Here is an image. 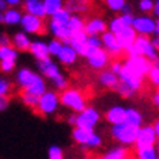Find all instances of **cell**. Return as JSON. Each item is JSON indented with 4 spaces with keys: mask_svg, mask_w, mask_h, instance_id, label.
<instances>
[{
    "mask_svg": "<svg viewBox=\"0 0 159 159\" xmlns=\"http://www.w3.org/2000/svg\"><path fill=\"white\" fill-rule=\"evenodd\" d=\"M14 85L19 88V91H27L37 97L47 91L46 78L39 71H34L29 67H21L14 71Z\"/></svg>",
    "mask_w": 159,
    "mask_h": 159,
    "instance_id": "obj_1",
    "label": "cell"
},
{
    "mask_svg": "<svg viewBox=\"0 0 159 159\" xmlns=\"http://www.w3.org/2000/svg\"><path fill=\"white\" fill-rule=\"evenodd\" d=\"M71 138L78 146L88 151H97V149L102 148L104 139L95 129L89 128H81V126H74L71 131Z\"/></svg>",
    "mask_w": 159,
    "mask_h": 159,
    "instance_id": "obj_2",
    "label": "cell"
},
{
    "mask_svg": "<svg viewBox=\"0 0 159 159\" xmlns=\"http://www.w3.org/2000/svg\"><path fill=\"white\" fill-rule=\"evenodd\" d=\"M60 102H61L63 108L77 114L88 105V99L80 88L67 87L63 91H60Z\"/></svg>",
    "mask_w": 159,
    "mask_h": 159,
    "instance_id": "obj_3",
    "label": "cell"
},
{
    "mask_svg": "<svg viewBox=\"0 0 159 159\" xmlns=\"http://www.w3.org/2000/svg\"><path fill=\"white\" fill-rule=\"evenodd\" d=\"M139 126L131 125L128 122H121V124H114L109 128V136L114 139L116 143L125 146H134L136 141V135H138Z\"/></svg>",
    "mask_w": 159,
    "mask_h": 159,
    "instance_id": "obj_4",
    "label": "cell"
},
{
    "mask_svg": "<svg viewBox=\"0 0 159 159\" xmlns=\"http://www.w3.org/2000/svg\"><path fill=\"white\" fill-rule=\"evenodd\" d=\"M61 102H60V94L57 89H48L39 97V102H37L36 111L37 114L43 116H50L58 112Z\"/></svg>",
    "mask_w": 159,
    "mask_h": 159,
    "instance_id": "obj_5",
    "label": "cell"
},
{
    "mask_svg": "<svg viewBox=\"0 0 159 159\" xmlns=\"http://www.w3.org/2000/svg\"><path fill=\"white\" fill-rule=\"evenodd\" d=\"M125 53H126V56H143L148 60H151V61L159 56L152 39L149 36H139V34L136 36L134 44L126 50Z\"/></svg>",
    "mask_w": 159,
    "mask_h": 159,
    "instance_id": "obj_6",
    "label": "cell"
},
{
    "mask_svg": "<svg viewBox=\"0 0 159 159\" xmlns=\"http://www.w3.org/2000/svg\"><path fill=\"white\" fill-rule=\"evenodd\" d=\"M151 67H152V61L148 60L146 57H143V56H126V60L124 61L122 70L134 74V75L145 78L148 71L151 70Z\"/></svg>",
    "mask_w": 159,
    "mask_h": 159,
    "instance_id": "obj_7",
    "label": "cell"
},
{
    "mask_svg": "<svg viewBox=\"0 0 159 159\" xmlns=\"http://www.w3.org/2000/svg\"><path fill=\"white\" fill-rule=\"evenodd\" d=\"M20 27L27 34H33V36H43L47 31V24L43 17H39L36 14H30L24 11L21 20H20Z\"/></svg>",
    "mask_w": 159,
    "mask_h": 159,
    "instance_id": "obj_8",
    "label": "cell"
},
{
    "mask_svg": "<svg viewBox=\"0 0 159 159\" xmlns=\"http://www.w3.org/2000/svg\"><path fill=\"white\" fill-rule=\"evenodd\" d=\"M101 112L95 107L87 105L84 109H81L80 112H77L75 115V125L74 126H81V128H89L95 129L98 126V124L101 122Z\"/></svg>",
    "mask_w": 159,
    "mask_h": 159,
    "instance_id": "obj_9",
    "label": "cell"
},
{
    "mask_svg": "<svg viewBox=\"0 0 159 159\" xmlns=\"http://www.w3.org/2000/svg\"><path fill=\"white\" fill-rule=\"evenodd\" d=\"M85 61L89 68L99 71V70H104L109 66L111 56L107 53V50L104 47H95V48H89L87 51Z\"/></svg>",
    "mask_w": 159,
    "mask_h": 159,
    "instance_id": "obj_10",
    "label": "cell"
},
{
    "mask_svg": "<svg viewBox=\"0 0 159 159\" xmlns=\"http://www.w3.org/2000/svg\"><path fill=\"white\" fill-rule=\"evenodd\" d=\"M155 26H156V17L151 16V14L142 13L139 16L134 17L132 27L139 36H155Z\"/></svg>",
    "mask_w": 159,
    "mask_h": 159,
    "instance_id": "obj_11",
    "label": "cell"
},
{
    "mask_svg": "<svg viewBox=\"0 0 159 159\" xmlns=\"http://www.w3.org/2000/svg\"><path fill=\"white\" fill-rule=\"evenodd\" d=\"M36 68H37V71L46 80H48V81H53L54 78H57V77H60L63 74L58 63H56L54 60H51V57L44 58V60H37Z\"/></svg>",
    "mask_w": 159,
    "mask_h": 159,
    "instance_id": "obj_12",
    "label": "cell"
},
{
    "mask_svg": "<svg viewBox=\"0 0 159 159\" xmlns=\"http://www.w3.org/2000/svg\"><path fill=\"white\" fill-rule=\"evenodd\" d=\"M101 41H102V47L107 50V53L111 56V58H119L125 51L121 47L118 39H116L115 33L105 30L102 34H101Z\"/></svg>",
    "mask_w": 159,
    "mask_h": 159,
    "instance_id": "obj_13",
    "label": "cell"
},
{
    "mask_svg": "<svg viewBox=\"0 0 159 159\" xmlns=\"http://www.w3.org/2000/svg\"><path fill=\"white\" fill-rule=\"evenodd\" d=\"M158 143V136L153 129V125H141L138 129V135H136V141L134 148H141V146H149V145H156Z\"/></svg>",
    "mask_w": 159,
    "mask_h": 159,
    "instance_id": "obj_14",
    "label": "cell"
},
{
    "mask_svg": "<svg viewBox=\"0 0 159 159\" xmlns=\"http://www.w3.org/2000/svg\"><path fill=\"white\" fill-rule=\"evenodd\" d=\"M78 53L75 51L71 44L68 41H64L63 46H61V50L58 51V54L56 56V58L58 60V64L64 67H73L74 64L78 61Z\"/></svg>",
    "mask_w": 159,
    "mask_h": 159,
    "instance_id": "obj_15",
    "label": "cell"
},
{
    "mask_svg": "<svg viewBox=\"0 0 159 159\" xmlns=\"http://www.w3.org/2000/svg\"><path fill=\"white\" fill-rule=\"evenodd\" d=\"M88 34L85 33V30H78V31H73L70 36L68 43L75 48V51L78 53V56L85 57L87 51H88V43H87Z\"/></svg>",
    "mask_w": 159,
    "mask_h": 159,
    "instance_id": "obj_16",
    "label": "cell"
},
{
    "mask_svg": "<svg viewBox=\"0 0 159 159\" xmlns=\"http://www.w3.org/2000/svg\"><path fill=\"white\" fill-rule=\"evenodd\" d=\"M97 83H98L99 87H102L105 89H115L119 83V77L107 67L104 70H99L98 77H97Z\"/></svg>",
    "mask_w": 159,
    "mask_h": 159,
    "instance_id": "obj_17",
    "label": "cell"
},
{
    "mask_svg": "<svg viewBox=\"0 0 159 159\" xmlns=\"http://www.w3.org/2000/svg\"><path fill=\"white\" fill-rule=\"evenodd\" d=\"M84 30L88 36H101V34L108 30V21L102 19V17H89L85 20V24H84Z\"/></svg>",
    "mask_w": 159,
    "mask_h": 159,
    "instance_id": "obj_18",
    "label": "cell"
},
{
    "mask_svg": "<svg viewBox=\"0 0 159 159\" xmlns=\"http://www.w3.org/2000/svg\"><path fill=\"white\" fill-rule=\"evenodd\" d=\"M47 31H48L54 39H58L61 41H68L70 36H71V30H70L68 24L64 23H57L53 20H48L47 23Z\"/></svg>",
    "mask_w": 159,
    "mask_h": 159,
    "instance_id": "obj_19",
    "label": "cell"
},
{
    "mask_svg": "<svg viewBox=\"0 0 159 159\" xmlns=\"http://www.w3.org/2000/svg\"><path fill=\"white\" fill-rule=\"evenodd\" d=\"M132 153H131V149L129 146L121 145V143H116L107 148L102 153H101V158L104 159H126V158H132Z\"/></svg>",
    "mask_w": 159,
    "mask_h": 159,
    "instance_id": "obj_20",
    "label": "cell"
},
{
    "mask_svg": "<svg viewBox=\"0 0 159 159\" xmlns=\"http://www.w3.org/2000/svg\"><path fill=\"white\" fill-rule=\"evenodd\" d=\"M94 6L93 0H66L64 7L68 9L73 14H87L91 11Z\"/></svg>",
    "mask_w": 159,
    "mask_h": 159,
    "instance_id": "obj_21",
    "label": "cell"
},
{
    "mask_svg": "<svg viewBox=\"0 0 159 159\" xmlns=\"http://www.w3.org/2000/svg\"><path fill=\"white\" fill-rule=\"evenodd\" d=\"M119 77V81L121 83H124L125 85H128L131 89H134L136 94L142 89L143 87V80L142 77H138V75H134V74L128 73V71H125V70H121V73L118 74Z\"/></svg>",
    "mask_w": 159,
    "mask_h": 159,
    "instance_id": "obj_22",
    "label": "cell"
},
{
    "mask_svg": "<svg viewBox=\"0 0 159 159\" xmlns=\"http://www.w3.org/2000/svg\"><path fill=\"white\" fill-rule=\"evenodd\" d=\"M23 10L20 7H10L7 6L3 10V24L7 27H16L20 24V20L23 16Z\"/></svg>",
    "mask_w": 159,
    "mask_h": 159,
    "instance_id": "obj_23",
    "label": "cell"
},
{
    "mask_svg": "<svg viewBox=\"0 0 159 159\" xmlns=\"http://www.w3.org/2000/svg\"><path fill=\"white\" fill-rule=\"evenodd\" d=\"M115 36H116V39H118L119 44H121V47L124 48V51H126V50L134 44V41H135L138 34H136V31L134 30L132 26H126V27H124L121 31L115 33Z\"/></svg>",
    "mask_w": 159,
    "mask_h": 159,
    "instance_id": "obj_24",
    "label": "cell"
},
{
    "mask_svg": "<svg viewBox=\"0 0 159 159\" xmlns=\"http://www.w3.org/2000/svg\"><path fill=\"white\" fill-rule=\"evenodd\" d=\"M29 53L36 60H44V58H48L50 57L48 46H47V43L43 41V40H31Z\"/></svg>",
    "mask_w": 159,
    "mask_h": 159,
    "instance_id": "obj_25",
    "label": "cell"
},
{
    "mask_svg": "<svg viewBox=\"0 0 159 159\" xmlns=\"http://www.w3.org/2000/svg\"><path fill=\"white\" fill-rule=\"evenodd\" d=\"M125 115H126V108L121 105H114L105 112V121L109 125H114V124H121L125 122Z\"/></svg>",
    "mask_w": 159,
    "mask_h": 159,
    "instance_id": "obj_26",
    "label": "cell"
},
{
    "mask_svg": "<svg viewBox=\"0 0 159 159\" xmlns=\"http://www.w3.org/2000/svg\"><path fill=\"white\" fill-rule=\"evenodd\" d=\"M10 43L13 44L20 53L21 51H29L30 44H31V39H30V34H27L26 31H17L13 36L10 37Z\"/></svg>",
    "mask_w": 159,
    "mask_h": 159,
    "instance_id": "obj_27",
    "label": "cell"
},
{
    "mask_svg": "<svg viewBox=\"0 0 159 159\" xmlns=\"http://www.w3.org/2000/svg\"><path fill=\"white\" fill-rule=\"evenodd\" d=\"M23 11L30 14H36L39 17L46 19V9H44L43 0H24L23 2Z\"/></svg>",
    "mask_w": 159,
    "mask_h": 159,
    "instance_id": "obj_28",
    "label": "cell"
},
{
    "mask_svg": "<svg viewBox=\"0 0 159 159\" xmlns=\"http://www.w3.org/2000/svg\"><path fill=\"white\" fill-rule=\"evenodd\" d=\"M19 50L10 43L0 44V60H10V61H16L19 60Z\"/></svg>",
    "mask_w": 159,
    "mask_h": 159,
    "instance_id": "obj_29",
    "label": "cell"
},
{
    "mask_svg": "<svg viewBox=\"0 0 159 159\" xmlns=\"http://www.w3.org/2000/svg\"><path fill=\"white\" fill-rule=\"evenodd\" d=\"M134 156L138 159H156L158 156V149L156 145H149V146H141V148L134 149Z\"/></svg>",
    "mask_w": 159,
    "mask_h": 159,
    "instance_id": "obj_30",
    "label": "cell"
},
{
    "mask_svg": "<svg viewBox=\"0 0 159 159\" xmlns=\"http://www.w3.org/2000/svg\"><path fill=\"white\" fill-rule=\"evenodd\" d=\"M125 122L135 126H141L143 124V114L136 108H126Z\"/></svg>",
    "mask_w": 159,
    "mask_h": 159,
    "instance_id": "obj_31",
    "label": "cell"
},
{
    "mask_svg": "<svg viewBox=\"0 0 159 159\" xmlns=\"http://www.w3.org/2000/svg\"><path fill=\"white\" fill-rule=\"evenodd\" d=\"M19 97L24 107H27L30 109H36L37 102H39V97L37 95H34L31 93H27V91H19Z\"/></svg>",
    "mask_w": 159,
    "mask_h": 159,
    "instance_id": "obj_32",
    "label": "cell"
},
{
    "mask_svg": "<svg viewBox=\"0 0 159 159\" xmlns=\"http://www.w3.org/2000/svg\"><path fill=\"white\" fill-rule=\"evenodd\" d=\"M43 4L46 9V14L50 17L51 14L58 11L60 9H63L66 4V0H43Z\"/></svg>",
    "mask_w": 159,
    "mask_h": 159,
    "instance_id": "obj_33",
    "label": "cell"
},
{
    "mask_svg": "<svg viewBox=\"0 0 159 159\" xmlns=\"http://www.w3.org/2000/svg\"><path fill=\"white\" fill-rule=\"evenodd\" d=\"M68 27L71 30V33L73 31H78V30H84V24H85V20L83 19L81 14H71L68 20Z\"/></svg>",
    "mask_w": 159,
    "mask_h": 159,
    "instance_id": "obj_34",
    "label": "cell"
},
{
    "mask_svg": "<svg viewBox=\"0 0 159 159\" xmlns=\"http://www.w3.org/2000/svg\"><path fill=\"white\" fill-rule=\"evenodd\" d=\"M126 26H128V24L125 23V20H124V17L121 16V14L112 17V19L108 21V30L112 31V33H118V31H121V30Z\"/></svg>",
    "mask_w": 159,
    "mask_h": 159,
    "instance_id": "obj_35",
    "label": "cell"
},
{
    "mask_svg": "<svg viewBox=\"0 0 159 159\" xmlns=\"http://www.w3.org/2000/svg\"><path fill=\"white\" fill-rule=\"evenodd\" d=\"M71 14H73V13H71L68 9L63 7V9H60L58 11H56L54 14H51V16H50V20L57 21V23L67 24V23H68V20H70V17H71Z\"/></svg>",
    "mask_w": 159,
    "mask_h": 159,
    "instance_id": "obj_36",
    "label": "cell"
},
{
    "mask_svg": "<svg viewBox=\"0 0 159 159\" xmlns=\"http://www.w3.org/2000/svg\"><path fill=\"white\" fill-rule=\"evenodd\" d=\"M101 2L112 13H121L122 7L126 4V0H101Z\"/></svg>",
    "mask_w": 159,
    "mask_h": 159,
    "instance_id": "obj_37",
    "label": "cell"
},
{
    "mask_svg": "<svg viewBox=\"0 0 159 159\" xmlns=\"http://www.w3.org/2000/svg\"><path fill=\"white\" fill-rule=\"evenodd\" d=\"M11 91H13V83L7 77H4V74H2L0 75V97L2 95L9 97Z\"/></svg>",
    "mask_w": 159,
    "mask_h": 159,
    "instance_id": "obj_38",
    "label": "cell"
},
{
    "mask_svg": "<svg viewBox=\"0 0 159 159\" xmlns=\"http://www.w3.org/2000/svg\"><path fill=\"white\" fill-rule=\"evenodd\" d=\"M115 91H116V93H118L121 97H122V98H134V97L136 95V93L134 91V89H131L128 85H125V84L121 83V81L118 83V85H116Z\"/></svg>",
    "mask_w": 159,
    "mask_h": 159,
    "instance_id": "obj_39",
    "label": "cell"
},
{
    "mask_svg": "<svg viewBox=\"0 0 159 159\" xmlns=\"http://www.w3.org/2000/svg\"><path fill=\"white\" fill-rule=\"evenodd\" d=\"M146 77H148L151 85L155 87V88H159V67L152 66L151 70L148 71V74H146Z\"/></svg>",
    "mask_w": 159,
    "mask_h": 159,
    "instance_id": "obj_40",
    "label": "cell"
},
{
    "mask_svg": "<svg viewBox=\"0 0 159 159\" xmlns=\"http://www.w3.org/2000/svg\"><path fill=\"white\" fill-rule=\"evenodd\" d=\"M16 71V61L10 60H0V73L2 74H11Z\"/></svg>",
    "mask_w": 159,
    "mask_h": 159,
    "instance_id": "obj_41",
    "label": "cell"
},
{
    "mask_svg": "<svg viewBox=\"0 0 159 159\" xmlns=\"http://www.w3.org/2000/svg\"><path fill=\"white\" fill-rule=\"evenodd\" d=\"M64 41H61V40L58 39H51L47 43V46H48V51H50V57H56L57 54H58V51L61 50V46H63Z\"/></svg>",
    "mask_w": 159,
    "mask_h": 159,
    "instance_id": "obj_42",
    "label": "cell"
},
{
    "mask_svg": "<svg viewBox=\"0 0 159 159\" xmlns=\"http://www.w3.org/2000/svg\"><path fill=\"white\" fill-rule=\"evenodd\" d=\"M47 156L50 159H63L64 158V149L58 145H51L47 151Z\"/></svg>",
    "mask_w": 159,
    "mask_h": 159,
    "instance_id": "obj_43",
    "label": "cell"
},
{
    "mask_svg": "<svg viewBox=\"0 0 159 159\" xmlns=\"http://www.w3.org/2000/svg\"><path fill=\"white\" fill-rule=\"evenodd\" d=\"M155 0H138V10L141 13H152Z\"/></svg>",
    "mask_w": 159,
    "mask_h": 159,
    "instance_id": "obj_44",
    "label": "cell"
},
{
    "mask_svg": "<svg viewBox=\"0 0 159 159\" xmlns=\"http://www.w3.org/2000/svg\"><path fill=\"white\" fill-rule=\"evenodd\" d=\"M87 43H88V47L89 48H95V47H102V41H101V36H88L87 39ZM88 48V50H89Z\"/></svg>",
    "mask_w": 159,
    "mask_h": 159,
    "instance_id": "obj_45",
    "label": "cell"
},
{
    "mask_svg": "<svg viewBox=\"0 0 159 159\" xmlns=\"http://www.w3.org/2000/svg\"><path fill=\"white\" fill-rule=\"evenodd\" d=\"M122 66H124L122 61H119L118 58H114V61H109L108 68L111 70V71H114V73L118 75V74L121 73V70H122Z\"/></svg>",
    "mask_w": 159,
    "mask_h": 159,
    "instance_id": "obj_46",
    "label": "cell"
},
{
    "mask_svg": "<svg viewBox=\"0 0 159 159\" xmlns=\"http://www.w3.org/2000/svg\"><path fill=\"white\" fill-rule=\"evenodd\" d=\"M9 104H10L9 97H7V95H2V97H0V112H2V111H4V109H7Z\"/></svg>",
    "mask_w": 159,
    "mask_h": 159,
    "instance_id": "obj_47",
    "label": "cell"
},
{
    "mask_svg": "<svg viewBox=\"0 0 159 159\" xmlns=\"http://www.w3.org/2000/svg\"><path fill=\"white\" fill-rule=\"evenodd\" d=\"M23 2H24V0H4L6 6H10V7H20V6H23Z\"/></svg>",
    "mask_w": 159,
    "mask_h": 159,
    "instance_id": "obj_48",
    "label": "cell"
},
{
    "mask_svg": "<svg viewBox=\"0 0 159 159\" xmlns=\"http://www.w3.org/2000/svg\"><path fill=\"white\" fill-rule=\"evenodd\" d=\"M152 102L156 108H159V88L155 91V94L152 95Z\"/></svg>",
    "mask_w": 159,
    "mask_h": 159,
    "instance_id": "obj_49",
    "label": "cell"
},
{
    "mask_svg": "<svg viewBox=\"0 0 159 159\" xmlns=\"http://www.w3.org/2000/svg\"><path fill=\"white\" fill-rule=\"evenodd\" d=\"M121 13H134V7L126 2V4L122 7V10H121Z\"/></svg>",
    "mask_w": 159,
    "mask_h": 159,
    "instance_id": "obj_50",
    "label": "cell"
},
{
    "mask_svg": "<svg viewBox=\"0 0 159 159\" xmlns=\"http://www.w3.org/2000/svg\"><path fill=\"white\" fill-rule=\"evenodd\" d=\"M152 14H153L155 17H159V0H155V3H153Z\"/></svg>",
    "mask_w": 159,
    "mask_h": 159,
    "instance_id": "obj_51",
    "label": "cell"
},
{
    "mask_svg": "<svg viewBox=\"0 0 159 159\" xmlns=\"http://www.w3.org/2000/svg\"><path fill=\"white\" fill-rule=\"evenodd\" d=\"M9 41H10V37L7 36L6 33H2V31H0V44L9 43Z\"/></svg>",
    "mask_w": 159,
    "mask_h": 159,
    "instance_id": "obj_52",
    "label": "cell"
},
{
    "mask_svg": "<svg viewBox=\"0 0 159 159\" xmlns=\"http://www.w3.org/2000/svg\"><path fill=\"white\" fill-rule=\"evenodd\" d=\"M75 115H77L75 112H73L71 115H68V118H67V122H68L70 125H73V126L75 125Z\"/></svg>",
    "mask_w": 159,
    "mask_h": 159,
    "instance_id": "obj_53",
    "label": "cell"
},
{
    "mask_svg": "<svg viewBox=\"0 0 159 159\" xmlns=\"http://www.w3.org/2000/svg\"><path fill=\"white\" fill-rule=\"evenodd\" d=\"M152 125H153V129H155L156 136H158V141H159V118H158V119H155V122H153Z\"/></svg>",
    "mask_w": 159,
    "mask_h": 159,
    "instance_id": "obj_54",
    "label": "cell"
},
{
    "mask_svg": "<svg viewBox=\"0 0 159 159\" xmlns=\"http://www.w3.org/2000/svg\"><path fill=\"white\" fill-rule=\"evenodd\" d=\"M152 41H153V44H155V48L158 50V53H159V36H155V37H153Z\"/></svg>",
    "mask_w": 159,
    "mask_h": 159,
    "instance_id": "obj_55",
    "label": "cell"
},
{
    "mask_svg": "<svg viewBox=\"0 0 159 159\" xmlns=\"http://www.w3.org/2000/svg\"><path fill=\"white\" fill-rule=\"evenodd\" d=\"M155 36H159V17H156V26H155Z\"/></svg>",
    "mask_w": 159,
    "mask_h": 159,
    "instance_id": "obj_56",
    "label": "cell"
},
{
    "mask_svg": "<svg viewBox=\"0 0 159 159\" xmlns=\"http://www.w3.org/2000/svg\"><path fill=\"white\" fill-rule=\"evenodd\" d=\"M6 3H4V0H0V10H4L6 9Z\"/></svg>",
    "mask_w": 159,
    "mask_h": 159,
    "instance_id": "obj_57",
    "label": "cell"
},
{
    "mask_svg": "<svg viewBox=\"0 0 159 159\" xmlns=\"http://www.w3.org/2000/svg\"><path fill=\"white\" fill-rule=\"evenodd\" d=\"M0 24H3V10H0Z\"/></svg>",
    "mask_w": 159,
    "mask_h": 159,
    "instance_id": "obj_58",
    "label": "cell"
},
{
    "mask_svg": "<svg viewBox=\"0 0 159 159\" xmlns=\"http://www.w3.org/2000/svg\"><path fill=\"white\" fill-rule=\"evenodd\" d=\"M156 145H158V146H156V149H158V156H159V141H158V143H156Z\"/></svg>",
    "mask_w": 159,
    "mask_h": 159,
    "instance_id": "obj_59",
    "label": "cell"
}]
</instances>
